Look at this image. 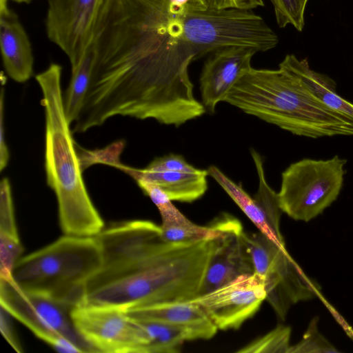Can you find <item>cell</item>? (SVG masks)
I'll return each mask as SVG.
<instances>
[{
  "label": "cell",
  "mask_w": 353,
  "mask_h": 353,
  "mask_svg": "<svg viewBox=\"0 0 353 353\" xmlns=\"http://www.w3.org/2000/svg\"><path fill=\"white\" fill-rule=\"evenodd\" d=\"M93 66L92 45L88 48L81 62L72 69L68 88L63 97L64 109L69 123L78 117L90 83Z\"/></svg>",
  "instance_id": "20"
},
{
  "label": "cell",
  "mask_w": 353,
  "mask_h": 353,
  "mask_svg": "<svg viewBox=\"0 0 353 353\" xmlns=\"http://www.w3.org/2000/svg\"><path fill=\"white\" fill-rule=\"evenodd\" d=\"M263 5V0H210L209 7L218 9L235 8L252 10Z\"/></svg>",
  "instance_id": "31"
},
{
  "label": "cell",
  "mask_w": 353,
  "mask_h": 353,
  "mask_svg": "<svg viewBox=\"0 0 353 353\" xmlns=\"http://www.w3.org/2000/svg\"><path fill=\"white\" fill-rule=\"evenodd\" d=\"M100 269L89 280L85 302L123 311L200 294L216 239L172 242L146 220L117 222L97 236Z\"/></svg>",
  "instance_id": "2"
},
{
  "label": "cell",
  "mask_w": 353,
  "mask_h": 353,
  "mask_svg": "<svg viewBox=\"0 0 353 353\" xmlns=\"http://www.w3.org/2000/svg\"><path fill=\"white\" fill-rule=\"evenodd\" d=\"M12 1H14V2L19 3H29L32 0H12Z\"/></svg>",
  "instance_id": "33"
},
{
  "label": "cell",
  "mask_w": 353,
  "mask_h": 353,
  "mask_svg": "<svg viewBox=\"0 0 353 353\" xmlns=\"http://www.w3.org/2000/svg\"><path fill=\"white\" fill-rule=\"evenodd\" d=\"M228 214H223L208 226L194 223L188 218L181 222L161 223L163 238L168 241H197L219 238L224 232Z\"/></svg>",
  "instance_id": "21"
},
{
  "label": "cell",
  "mask_w": 353,
  "mask_h": 353,
  "mask_svg": "<svg viewBox=\"0 0 353 353\" xmlns=\"http://www.w3.org/2000/svg\"><path fill=\"white\" fill-rule=\"evenodd\" d=\"M145 168L153 171L176 170L188 172L199 170L186 161L183 156L176 154L155 158Z\"/></svg>",
  "instance_id": "28"
},
{
  "label": "cell",
  "mask_w": 353,
  "mask_h": 353,
  "mask_svg": "<svg viewBox=\"0 0 353 353\" xmlns=\"http://www.w3.org/2000/svg\"><path fill=\"white\" fill-rule=\"evenodd\" d=\"M347 160L336 155L327 160L303 159L281 174L279 205L295 221L308 222L338 198L343 187Z\"/></svg>",
  "instance_id": "7"
},
{
  "label": "cell",
  "mask_w": 353,
  "mask_h": 353,
  "mask_svg": "<svg viewBox=\"0 0 353 353\" xmlns=\"http://www.w3.org/2000/svg\"><path fill=\"white\" fill-rule=\"evenodd\" d=\"M318 316L313 317L303 334L301 340L291 345L288 353H332L340 351L319 331Z\"/></svg>",
  "instance_id": "23"
},
{
  "label": "cell",
  "mask_w": 353,
  "mask_h": 353,
  "mask_svg": "<svg viewBox=\"0 0 353 353\" xmlns=\"http://www.w3.org/2000/svg\"><path fill=\"white\" fill-rule=\"evenodd\" d=\"M184 34L196 59L227 47L264 52L279 42L262 17L251 10L235 8L189 10L184 20Z\"/></svg>",
  "instance_id": "6"
},
{
  "label": "cell",
  "mask_w": 353,
  "mask_h": 353,
  "mask_svg": "<svg viewBox=\"0 0 353 353\" xmlns=\"http://www.w3.org/2000/svg\"><path fill=\"white\" fill-rule=\"evenodd\" d=\"M62 67L51 63L37 74L46 117L45 170L48 185L58 203L59 219L64 234L97 236L104 222L85 188L83 170L64 109Z\"/></svg>",
  "instance_id": "3"
},
{
  "label": "cell",
  "mask_w": 353,
  "mask_h": 353,
  "mask_svg": "<svg viewBox=\"0 0 353 353\" xmlns=\"http://www.w3.org/2000/svg\"><path fill=\"white\" fill-rule=\"evenodd\" d=\"M10 314L9 313L1 307L0 330L4 339L11 347L17 352H21L23 350L16 336L14 330L10 319Z\"/></svg>",
  "instance_id": "29"
},
{
  "label": "cell",
  "mask_w": 353,
  "mask_h": 353,
  "mask_svg": "<svg viewBox=\"0 0 353 353\" xmlns=\"http://www.w3.org/2000/svg\"><path fill=\"white\" fill-rule=\"evenodd\" d=\"M73 323L93 352L154 353L155 337L143 321L125 311L81 304L71 310Z\"/></svg>",
  "instance_id": "10"
},
{
  "label": "cell",
  "mask_w": 353,
  "mask_h": 353,
  "mask_svg": "<svg viewBox=\"0 0 353 353\" xmlns=\"http://www.w3.org/2000/svg\"><path fill=\"white\" fill-rule=\"evenodd\" d=\"M194 0H104L92 42L89 88L76 119L85 132L115 117L179 127L203 115L188 68L196 54L184 34Z\"/></svg>",
  "instance_id": "1"
},
{
  "label": "cell",
  "mask_w": 353,
  "mask_h": 353,
  "mask_svg": "<svg viewBox=\"0 0 353 353\" xmlns=\"http://www.w3.org/2000/svg\"><path fill=\"white\" fill-rule=\"evenodd\" d=\"M130 317L188 329L196 339H210L216 327L196 304L190 301L160 302L134 307L125 312Z\"/></svg>",
  "instance_id": "16"
},
{
  "label": "cell",
  "mask_w": 353,
  "mask_h": 353,
  "mask_svg": "<svg viewBox=\"0 0 353 353\" xmlns=\"http://www.w3.org/2000/svg\"><path fill=\"white\" fill-rule=\"evenodd\" d=\"M21 253L19 238L0 234V279H13V270Z\"/></svg>",
  "instance_id": "26"
},
{
  "label": "cell",
  "mask_w": 353,
  "mask_h": 353,
  "mask_svg": "<svg viewBox=\"0 0 353 353\" xmlns=\"http://www.w3.org/2000/svg\"><path fill=\"white\" fill-rule=\"evenodd\" d=\"M223 101L295 135H353V119L324 104L299 77L280 67L252 68Z\"/></svg>",
  "instance_id": "4"
},
{
  "label": "cell",
  "mask_w": 353,
  "mask_h": 353,
  "mask_svg": "<svg viewBox=\"0 0 353 353\" xmlns=\"http://www.w3.org/2000/svg\"><path fill=\"white\" fill-rule=\"evenodd\" d=\"M0 234L19 238L11 185L7 177H3L0 183Z\"/></svg>",
  "instance_id": "25"
},
{
  "label": "cell",
  "mask_w": 353,
  "mask_h": 353,
  "mask_svg": "<svg viewBox=\"0 0 353 353\" xmlns=\"http://www.w3.org/2000/svg\"><path fill=\"white\" fill-rule=\"evenodd\" d=\"M48 38L68 57L71 69L92 45L95 25L104 0H47Z\"/></svg>",
  "instance_id": "11"
},
{
  "label": "cell",
  "mask_w": 353,
  "mask_h": 353,
  "mask_svg": "<svg viewBox=\"0 0 353 353\" xmlns=\"http://www.w3.org/2000/svg\"><path fill=\"white\" fill-rule=\"evenodd\" d=\"M243 234L241 223L236 218L228 214L224 232L216 239V247L200 294L241 275L254 272L252 259Z\"/></svg>",
  "instance_id": "13"
},
{
  "label": "cell",
  "mask_w": 353,
  "mask_h": 353,
  "mask_svg": "<svg viewBox=\"0 0 353 353\" xmlns=\"http://www.w3.org/2000/svg\"><path fill=\"white\" fill-rule=\"evenodd\" d=\"M0 305L54 350L93 352L73 323L72 307L23 290L14 279H0Z\"/></svg>",
  "instance_id": "8"
},
{
  "label": "cell",
  "mask_w": 353,
  "mask_h": 353,
  "mask_svg": "<svg viewBox=\"0 0 353 353\" xmlns=\"http://www.w3.org/2000/svg\"><path fill=\"white\" fill-rule=\"evenodd\" d=\"M308 0H271L280 28L292 25L298 31L304 27V12Z\"/></svg>",
  "instance_id": "24"
},
{
  "label": "cell",
  "mask_w": 353,
  "mask_h": 353,
  "mask_svg": "<svg viewBox=\"0 0 353 353\" xmlns=\"http://www.w3.org/2000/svg\"><path fill=\"white\" fill-rule=\"evenodd\" d=\"M243 236L254 272L263 279L265 301L282 321L292 305L321 296L320 285L305 274L286 248L279 247L260 232H244Z\"/></svg>",
  "instance_id": "9"
},
{
  "label": "cell",
  "mask_w": 353,
  "mask_h": 353,
  "mask_svg": "<svg viewBox=\"0 0 353 353\" xmlns=\"http://www.w3.org/2000/svg\"><path fill=\"white\" fill-rule=\"evenodd\" d=\"M207 170L208 175L220 185L261 234L279 247L286 248L281 232L273 228L262 207L254 197H251L241 185L231 180L217 167L211 165Z\"/></svg>",
  "instance_id": "19"
},
{
  "label": "cell",
  "mask_w": 353,
  "mask_h": 353,
  "mask_svg": "<svg viewBox=\"0 0 353 353\" xmlns=\"http://www.w3.org/2000/svg\"><path fill=\"white\" fill-rule=\"evenodd\" d=\"M279 67L299 77L324 104L353 119V103L338 94L334 80L312 70L305 59L300 60L293 54H288Z\"/></svg>",
  "instance_id": "18"
},
{
  "label": "cell",
  "mask_w": 353,
  "mask_h": 353,
  "mask_svg": "<svg viewBox=\"0 0 353 353\" xmlns=\"http://www.w3.org/2000/svg\"><path fill=\"white\" fill-rule=\"evenodd\" d=\"M8 6V0H0V46L3 63L12 80L24 83L33 74L31 43L18 16Z\"/></svg>",
  "instance_id": "15"
},
{
  "label": "cell",
  "mask_w": 353,
  "mask_h": 353,
  "mask_svg": "<svg viewBox=\"0 0 353 353\" xmlns=\"http://www.w3.org/2000/svg\"><path fill=\"white\" fill-rule=\"evenodd\" d=\"M135 181L144 180L159 186L171 201L191 203L201 198L208 189L207 170L188 172L176 170L153 171L135 168L121 162L114 167Z\"/></svg>",
  "instance_id": "17"
},
{
  "label": "cell",
  "mask_w": 353,
  "mask_h": 353,
  "mask_svg": "<svg viewBox=\"0 0 353 353\" xmlns=\"http://www.w3.org/2000/svg\"><path fill=\"white\" fill-rule=\"evenodd\" d=\"M292 330L279 325L263 336L256 339L236 351L239 353H288Z\"/></svg>",
  "instance_id": "22"
},
{
  "label": "cell",
  "mask_w": 353,
  "mask_h": 353,
  "mask_svg": "<svg viewBox=\"0 0 353 353\" xmlns=\"http://www.w3.org/2000/svg\"><path fill=\"white\" fill-rule=\"evenodd\" d=\"M266 299L263 279L253 272L188 301L198 305L217 330L239 329L259 310Z\"/></svg>",
  "instance_id": "12"
},
{
  "label": "cell",
  "mask_w": 353,
  "mask_h": 353,
  "mask_svg": "<svg viewBox=\"0 0 353 353\" xmlns=\"http://www.w3.org/2000/svg\"><path fill=\"white\" fill-rule=\"evenodd\" d=\"M194 1L203 9L209 8L210 0H194Z\"/></svg>",
  "instance_id": "32"
},
{
  "label": "cell",
  "mask_w": 353,
  "mask_h": 353,
  "mask_svg": "<svg viewBox=\"0 0 353 353\" xmlns=\"http://www.w3.org/2000/svg\"><path fill=\"white\" fill-rule=\"evenodd\" d=\"M102 259L97 236L64 234L20 257L13 279L26 291L73 308L84 303L87 284L100 269Z\"/></svg>",
  "instance_id": "5"
},
{
  "label": "cell",
  "mask_w": 353,
  "mask_h": 353,
  "mask_svg": "<svg viewBox=\"0 0 353 353\" xmlns=\"http://www.w3.org/2000/svg\"><path fill=\"white\" fill-rule=\"evenodd\" d=\"M123 147L124 143L119 141L102 150L87 151L82 149L80 153L77 150L82 170H84L95 163H103L114 167L121 162L119 157Z\"/></svg>",
  "instance_id": "27"
},
{
  "label": "cell",
  "mask_w": 353,
  "mask_h": 353,
  "mask_svg": "<svg viewBox=\"0 0 353 353\" xmlns=\"http://www.w3.org/2000/svg\"><path fill=\"white\" fill-rule=\"evenodd\" d=\"M256 50L243 47L218 49L205 62L201 77L202 103L211 113L224 101L229 90L252 67L251 60Z\"/></svg>",
  "instance_id": "14"
},
{
  "label": "cell",
  "mask_w": 353,
  "mask_h": 353,
  "mask_svg": "<svg viewBox=\"0 0 353 353\" xmlns=\"http://www.w3.org/2000/svg\"><path fill=\"white\" fill-rule=\"evenodd\" d=\"M2 85L1 90L0 99V171H3L7 166L10 154L6 141V132L3 124V99H4V88Z\"/></svg>",
  "instance_id": "30"
}]
</instances>
